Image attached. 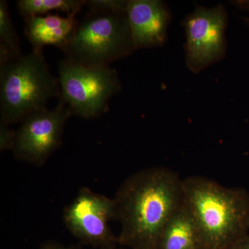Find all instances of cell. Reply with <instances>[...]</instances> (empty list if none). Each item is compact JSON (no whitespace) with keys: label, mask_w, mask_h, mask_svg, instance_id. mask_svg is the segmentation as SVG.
<instances>
[{"label":"cell","mask_w":249,"mask_h":249,"mask_svg":"<svg viewBox=\"0 0 249 249\" xmlns=\"http://www.w3.org/2000/svg\"><path fill=\"white\" fill-rule=\"evenodd\" d=\"M64 222L80 242L98 249H119V239L109 222L116 219L115 201L88 188L78 192L65 208Z\"/></svg>","instance_id":"52a82bcc"},{"label":"cell","mask_w":249,"mask_h":249,"mask_svg":"<svg viewBox=\"0 0 249 249\" xmlns=\"http://www.w3.org/2000/svg\"><path fill=\"white\" fill-rule=\"evenodd\" d=\"M19 39L11 20L7 1H0V63L22 56Z\"/></svg>","instance_id":"7c38bea8"},{"label":"cell","mask_w":249,"mask_h":249,"mask_svg":"<svg viewBox=\"0 0 249 249\" xmlns=\"http://www.w3.org/2000/svg\"><path fill=\"white\" fill-rule=\"evenodd\" d=\"M16 131L10 128L9 124L1 123L0 124V150L4 151L6 150H13L15 140H16Z\"/></svg>","instance_id":"9a60e30c"},{"label":"cell","mask_w":249,"mask_h":249,"mask_svg":"<svg viewBox=\"0 0 249 249\" xmlns=\"http://www.w3.org/2000/svg\"><path fill=\"white\" fill-rule=\"evenodd\" d=\"M86 4L111 11L127 12L128 0H90L86 1Z\"/></svg>","instance_id":"5bb4252c"},{"label":"cell","mask_w":249,"mask_h":249,"mask_svg":"<svg viewBox=\"0 0 249 249\" xmlns=\"http://www.w3.org/2000/svg\"><path fill=\"white\" fill-rule=\"evenodd\" d=\"M71 111L61 101L53 109L46 108L31 113L16 131L13 151L16 158L42 165L60 147Z\"/></svg>","instance_id":"ba28073f"},{"label":"cell","mask_w":249,"mask_h":249,"mask_svg":"<svg viewBox=\"0 0 249 249\" xmlns=\"http://www.w3.org/2000/svg\"><path fill=\"white\" fill-rule=\"evenodd\" d=\"M136 50L165 45L172 14L160 0H128L127 9Z\"/></svg>","instance_id":"9c48e42d"},{"label":"cell","mask_w":249,"mask_h":249,"mask_svg":"<svg viewBox=\"0 0 249 249\" xmlns=\"http://www.w3.org/2000/svg\"><path fill=\"white\" fill-rule=\"evenodd\" d=\"M40 249H73L70 248V247H65L63 246L58 245L55 243H48L42 246Z\"/></svg>","instance_id":"e0dca14e"},{"label":"cell","mask_w":249,"mask_h":249,"mask_svg":"<svg viewBox=\"0 0 249 249\" xmlns=\"http://www.w3.org/2000/svg\"><path fill=\"white\" fill-rule=\"evenodd\" d=\"M114 199L121 225L119 245L157 249L165 225L184 203L183 179L164 167L142 170L123 183Z\"/></svg>","instance_id":"6da1fadb"},{"label":"cell","mask_w":249,"mask_h":249,"mask_svg":"<svg viewBox=\"0 0 249 249\" xmlns=\"http://www.w3.org/2000/svg\"><path fill=\"white\" fill-rule=\"evenodd\" d=\"M242 19H243L244 22L247 24V25L249 27V17H244L242 18Z\"/></svg>","instance_id":"d6986e66"},{"label":"cell","mask_w":249,"mask_h":249,"mask_svg":"<svg viewBox=\"0 0 249 249\" xmlns=\"http://www.w3.org/2000/svg\"><path fill=\"white\" fill-rule=\"evenodd\" d=\"M86 5L84 0H19L18 9L23 17L42 16L53 11L76 15Z\"/></svg>","instance_id":"4fadbf2b"},{"label":"cell","mask_w":249,"mask_h":249,"mask_svg":"<svg viewBox=\"0 0 249 249\" xmlns=\"http://www.w3.org/2000/svg\"><path fill=\"white\" fill-rule=\"evenodd\" d=\"M229 249H249V234L237 240Z\"/></svg>","instance_id":"2e32d148"},{"label":"cell","mask_w":249,"mask_h":249,"mask_svg":"<svg viewBox=\"0 0 249 249\" xmlns=\"http://www.w3.org/2000/svg\"><path fill=\"white\" fill-rule=\"evenodd\" d=\"M129 249L121 248V249Z\"/></svg>","instance_id":"ffe728a7"},{"label":"cell","mask_w":249,"mask_h":249,"mask_svg":"<svg viewBox=\"0 0 249 249\" xmlns=\"http://www.w3.org/2000/svg\"><path fill=\"white\" fill-rule=\"evenodd\" d=\"M62 49L65 58L85 66H110L136 48L127 12L89 6Z\"/></svg>","instance_id":"277c9868"},{"label":"cell","mask_w":249,"mask_h":249,"mask_svg":"<svg viewBox=\"0 0 249 249\" xmlns=\"http://www.w3.org/2000/svg\"><path fill=\"white\" fill-rule=\"evenodd\" d=\"M59 101L72 116L97 119L109 109V101L122 90L117 71L110 66L89 67L64 58L58 63Z\"/></svg>","instance_id":"5b68a950"},{"label":"cell","mask_w":249,"mask_h":249,"mask_svg":"<svg viewBox=\"0 0 249 249\" xmlns=\"http://www.w3.org/2000/svg\"><path fill=\"white\" fill-rule=\"evenodd\" d=\"M228 13L222 4L213 8L196 6L182 22L186 33L184 49L188 70L199 73L220 61L227 54Z\"/></svg>","instance_id":"8992f818"},{"label":"cell","mask_w":249,"mask_h":249,"mask_svg":"<svg viewBox=\"0 0 249 249\" xmlns=\"http://www.w3.org/2000/svg\"><path fill=\"white\" fill-rule=\"evenodd\" d=\"M185 201L206 249H229L249 235V193L201 176L183 179Z\"/></svg>","instance_id":"7a4b0ae2"},{"label":"cell","mask_w":249,"mask_h":249,"mask_svg":"<svg viewBox=\"0 0 249 249\" xmlns=\"http://www.w3.org/2000/svg\"><path fill=\"white\" fill-rule=\"evenodd\" d=\"M157 249H206L200 231L186 201L167 223Z\"/></svg>","instance_id":"8fae6325"},{"label":"cell","mask_w":249,"mask_h":249,"mask_svg":"<svg viewBox=\"0 0 249 249\" xmlns=\"http://www.w3.org/2000/svg\"><path fill=\"white\" fill-rule=\"evenodd\" d=\"M231 3L239 9L249 10V1H231Z\"/></svg>","instance_id":"ac0fdd59"},{"label":"cell","mask_w":249,"mask_h":249,"mask_svg":"<svg viewBox=\"0 0 249 249\" xmlns=\"http://www.w3.org/2000/svg\"><path fill=\"white\" fill-rule=\"evenodd\" d=\"M58 78L51 73L43 50H34L0 64L1 123L21 122L42 110L52 98L60 97Z\"/></svg>","instance_id":"3957f363"},{"label":"cell","mask_w":249,"mask_h":249,"mask_svg":"<svg viewBox=\"0 0 249 249\" xmlns=\"http://www.w3.org/2000/svg\"><path fill=\"white\" fill-rule=\"evenodd\" d=\"M76 15L26 16L25 34L34 50H43L46 45L64 48L73 35L78 21Z\"/></svg>","instance_id":"30bf717a"}]
</instances>
